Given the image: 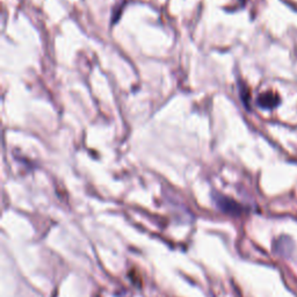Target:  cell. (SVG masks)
Wrapping results in <instances>:
<instances>
[{
  "mask_svg": "<svg viewBox=\"0 0 297 297\" xmlns=\"http://www.w3.org/2000/svg\"><path fill=\"white\" fill-rule=\"evenodd\" d=\"M281 103L279 95L274 92H266L258 96L257 104L258 106L263 109H273L279 106Z\"/></svg>",
  "mask_w": 297,
  "mask_h": 297,
  "instance_id": "obj_1",
  "label": "cell"
},
{
  "mask_svg": "<svg viewBox=\"0 0 297 297\" xmlns=\"http://www.w3.org/2000/svg\"><path fill=\"white\" fill-rule=\"evenodd\" d=\"M218 206L221 207V209L223 212L229 213V214H234V215H239L241 212H243V208H241L239 203L234 202L231 199L224 197V196H218L217 200Z\"/></svg>",
  "mask_w": 297,
  "mask_h": 297,
  "instance_id": "obj_3",
  "label": "cell"
},
{
  "mask_svg": "<svg viewBox=\"0 0 297 297\" xmlns=\"http://www.w3.org/2000/svg\"><path fill=\"white\" fill-rule=\"evenodd\" d=\"M240 99L243 100L244 105L246 106V108L250 107V104H249V100H250V92L247 87H240Z\"/></svg>",
  "mask_w": 297,
  "mask_h": 297,
  "instance_id": "obj_4",
  "label": "cell"
},
{
  "mask_svg": "<svg viewBox=\"0 0 297 297\" xmlns=\"http://www.w3.org/2000/svg\"><path fill=\"white\" fill-rule=\"evenodd\" d=\"M292 250H294V243L290 238L287 236H282L279 240L275 243V251L282 257H290L292 255Z\"/></svg>",
  "mask_w": 297,
  "mask_h": 297,
  "instance_id": "obj_2",
  "label": "cell"
}]
</instances>
